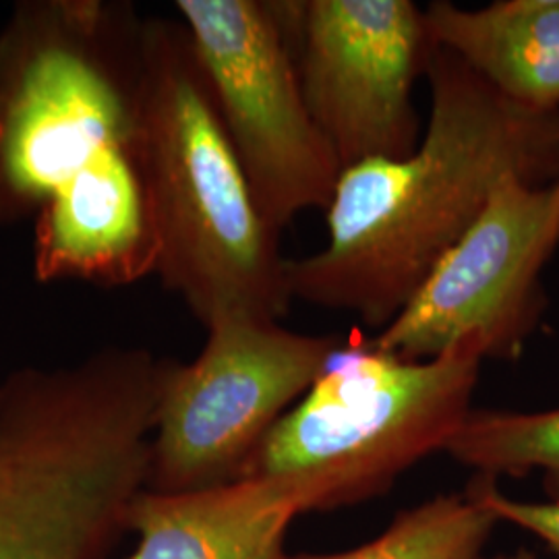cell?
Masks as SVG:
<instances>
[{"instance_id": "obj_1", "label": "cell", "mask_w": 559, "mask_h": 559, "mask_svg": "<svg viewBox=\"0 0 559 559\" xmlns=\"http://www.w3.org/2000/svg\"><path fill=\"white\" fill-rule=\"evenodd\" d=\"M141 34L120 0H23L0 27V224L32 222L44 284L119 288L156 274Z\"/></svg>"}, {"instance_id": "obj_2", "label": "cell", "mask_w": 559, "mask_h": 559, "mask_svg": "<svg viewBox=\"0 0 559 559\" xmlns=\"http://www.w3.org/2000/svg\"><path fill=\"white\" fill-rule=\"evenodd\" d=\"M429 120L406 158L348 166L325 210L320 251L288 260L293 300L346 311L383 330L459 242L506 177L559 180V112L503 98L436 48Z\"/></svg>"}, {"instance_id": "obj_3", "label": "cell", "mask_w": 559, "mask_h": 559, "mask_svg": "<svg viewBox=\"0 0 559 559\" xmlns=\"http://www.w3.org/2000/svg\"><path fill=\"white\" fill-rule=\"evenodd\" d=\"M173 360L108 346L0 383V559H96L152 473Z\"/></svg>"}, {"instance_id": "obj_4", "label": "cell", "mask_w": 559, "mask_h": 559, "mask_svg": "<svg viewBox=\"0 0 559 559\" xmlns=\"http://www.w3.org/2000/svg\"><path fill=\"white\" fill-rule=\"evenodd\" d=\"M140 150L158 235L156 274L205 325L280 320L293 302L280 233L261 214L187 27L143 20Z\"/></svg>"}, {"instance_id": "obj_5", "label": "cell", "mask_w": 559, "mask_h": 559, "mask_svg": "<svg viewBox=\"0 0 559 559\" xmlns=\"http://www.w3.org/2000/svg\"><path fill=\"white\" fill-rule=\"evenodd\" d=\"M480 365L468 348L404 360L369 340L342 342L242 477L288 480L307 512L385 493L413 464L443 452L473 411Z\"/></svg>"}, {"instance_id": "obj_6", "label": "cell", "mask_w": 559, "mask_h": 559, "mask_svg": "<svg viewBox=\"0 0 559 559\" xmlns=\"http://www.w3.org/2000/svg\"><path fill=\"white\" fill-rule=\"evenodd\" d=\"M261 214L282 230L328 210L342 166L309 112L282 2L177 0Z\"/></svg>"}, {"instance_id": "obj_7", "label": "cell", "mask_w": 559, "mask_h": 559, "mask_svg": "<svg viewBox=\"0 0 559 559\" xmlns=\"http://www.w3.org/2000/svg\"><path fill=\"white\" fill-rule=\"evenodd\" d=\"M193 362L173 360L152 443L154 491L182 493L240 479L261 441L318 381L344 340L280 320L226 313Z\"/></svg>"}, {"instance_id": "obj_8", "label": "cell", "mask_w": 559, "mask_h": 559, "mask_svg": "<svg viewBox=\"0 0 559 559\" xmlns=\"http://www.w3.org/2000/svg\"><path fill=\"white\" fill-rule=\"evenodd\" d=\"M559 249V180L506 177L459 242L376 338L404 360L468 348L480 360H516L549 309L543 272Z\"/></svg>"}, {"instance_id": "obj_9", "label": "cell", "mask_w": 559, "mask_h": 559, "mask_svg": "<svg viewBox=\"0 0 559 559\" xmlns=\"http://www.w3.org/2000/svg\"><path fill=\"white\" fill-rule=\"evenodd\" d=\"M309 112L342 170L406 158L419 145L413 90L433 40L411 0L282 2Z\"/></svg>"}, {"instance_id": "obj_10", "label": "cell", "mask_w": 559, "mask_h": 559, "mask_svg": "<svg viewBox=\"0 0 559 559\" xmlns=\"http://www.w3.org/2000/svg\"><path fill=\"white\" fill-rule=\"evenodd\" d=\"M302 512L297 487L272 477L182 493L141 491L127 514L140 543L127 559H286V531Z\"/></svg>"}, {"instance_id": "obj_11", "label": "cell", "mask_w": 559, "mask_h": 559, "mask_svg": "<svg viewBox=\"0 0 559 559\" xmlns=\"http://www.w3.org/2000/svg\"><path fill=\"white\" fill-rule=\"evenodd\" d=\"M436 48L462 60L503 98L533 112H559V0H498L425 9Z\"/></svg>"}, {"instance_id": "obj_12", "label": "cell", "mask_w": 559, "mask_h": 559, "mask_svg": "<svg viewBox=\"0 0 559 559\" xmlns=\"http://www.w3.org/2000/svg\"><path fill=\"white\" fill-rule=\"evenodd\" d=\"M443 452L477 475L496 479L537 471L551 501H559V408L471 411Z\"/></svg>"}, {"instance_id": "obj_13", "label": "cell", "mask_w": 559, "mask_h": 559, "mask_svg": "<svg viewBox=\"0 0 559 559\" xmlns=\"http://www.w3.org/2000/svg\"><path fill=\"white\" fill-rule=\"evenodd\" d=\"M498 522L466 489L402 512L381 537L353 551L286 559H483Z\"/></svg>"}, {"instance_id": "obj_14", "label": "cell", "mask_w": 559, "mask_h": 559, "mask_svg": "<svg viewBox=\"0 0 559 559\" xmlns=\"http://www.w3.org/2000/svg\"><path fill=\"white\" fill-rule=\"evenodd\" d=\"M468 491L496 514V519L520 526L539 537L559 556V501H519L503 496L496 477L477 475L471 480Z\"/></svg>"}, {"instance_id": "obj_15", "label": "cell", "mask_w": 559, "mask_h": 559, "mask_svg": "<svg viewBox=\"0 0 559 559\" xmlns=\"http://www.w3.org/2000/svg\"><path fill=\"white\" fill-rule=\"evenodd\" d=\"M489 559H537L531 551H526V549H520L516 554H506V556H496V558Z\"/></svg>"}]
</instances>
